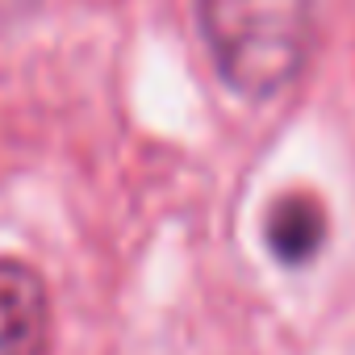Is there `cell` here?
Masks as SVG:
<instances>
[{
  "label": "cell",
  "mask_w": 355,
  "mask_h": 355,
  "mask_svg": "<svg viewBox=\"0 0 355 355\" xmlns=\"http://www.w3.org/2000/svg\"><path fill=\"white\" fill-rule=\"evenodd\" d=\"M222 84L247 101L284 92L313 46V0H197Z\"/></svg>",
  "instance_id": "cell-1"
},
{
  "label": "cell",
  "mask_w": 355,
  "mask_h": 355,
  "mask_svg": "<svg viewBox=\"0 0 355 355\" xmlns=\"http://www.w3.org/2000/svg\"><path fill=\"white\" fill-rule=\"evenodd\" d=\"M51 297L21 259H0V355H46Z\"/></svg>",
  "instance_id": "cell-2"
},
{
  "label": "cell",
  "mask_w": 355,
  "mask_h": 355,
  "mask_svg": "<svg viewBox=\"0 0 355 355\" xmlns=\"http://www.w3.org/2000/svg\"><path fill=\"white\" fill-rule=\"evenodd\" d=\"M322 234H326V218L313 197H280L263 222V239L272 255L288 268L309 263L322 247Z\"/></svg>",
  "instance_id": "cell-3"
}]
</instances>
